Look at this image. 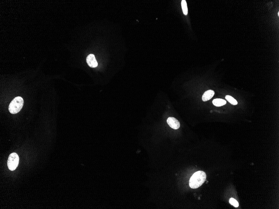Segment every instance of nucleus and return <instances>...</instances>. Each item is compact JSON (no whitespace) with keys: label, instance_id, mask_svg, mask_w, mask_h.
<instances>
[{"label":"nucleus","instance_id":"39448f33","mask_svg":"<svg viewBox=\"0 0 279 209\" xmlns=\"http://www.w3.org/2000/svg\"><path fill=\"white\" fill-rule=\"evenodd\" d=\"M86 60L88 65L92 68L96 67L98 65V63L94 54H90L88 55Z\"/></svg>","mask_w":279,"mask_h":209},{"label":"nucleus","instance_id":"9b49d317","mask_svg":"<svg viewBox=\"0 0 279 209\" xmlns=\"http://www.w3.org/2000/svg\"><path fill=\"white\" fill-rule=\"evenodd\" d=\"M278 16H279V12H278Z\"/></svg>","mask_w":279,"mask_h":209},{"label":"nucleus","instance_id":"9d476101","mask_svg":"<svg viewBox=\"0 0 279 209\" xmlns=\"http://www.w3.org/2000/svg\"><path fill=\"white\" fill-rule=\"evenodd\" d=\"M229 203L231 205H233L235 208H237V207H238L239 205V203L236 200H235V199L233 198H231L230 199Z\"/></svg>","mask_w":279,"mask_h":209},{"label":"nucleus","instance_id":"f03ea898","mask_svg":"<svg viewBox=\"0 0 279 209\" xmlns=\"http://www.w3.org/2000/svg\"><path fill=\"white\" fill-rule=\"evenodd\" d=\"M23 100L21 97H17L14 98L9 106V111L12 114H15L19 112L23 105Z\"/></svg>","mask_w":279,"mask_h":209},{"label":"nucleus","instance_id":"7ed1b4c3","mask_svg":"<svg viewBox=\"0 0 279 209\" xmlns=\"http://www.w3.org/2000/svg\"><path fill=\"white\" fill-rule=\"evenodd\" d=\"M19 156L16 153H12L10 154L8 158L7 165L10 170L13 171L17 168L19 163Z\"/></svg>","mask_w":279,"mask_h":209},{"label":"nucleus","instance_id":"1a4fd4ad","mask_svg":"<svg viewBox=\"0 0 279 209\" xmlns=\"http://www.w3.org/2000/svg\"><path fill=\"white\" fill-rule=\"evenodd\" d=\"M225 98H226V99L228 101L231 103V104H232V105H236L237 104V101L236 99H234L233 97H231V96H229V95H227V96L225 97Z\"/></svg>","mask_w":279,"mask_h":209},{"label":"nucleus","instance_id":"423d86ee","mask_svg":"<svg viewBox=\"0 0 279 209\" xmlns=\"http://www.w3.org/2000/svg\"><path fill=\"white\" fill-rule=\"evenodd\" d=\"M215 92L212 90H209L205 91L202 96V100L204 101H207L211 99L214 96Z\"/></svg>","mask_w":279,"mask_h":209},{"label":"nucleus","instance_id":"6e6552de","mask_svg":"<svg viewBox=\"0 0 279 209\" xmlns=\"http://www.w3.org/2000/svg\"><path fill=\"white\" fill-rule=\"evenodd\" d=\"M181 7H182V11H183L184 14L185 15H187L188 10L186 1L185 0H183V1H181Z\"/></svg>","mask_w":279,"mask_h":209},{"label":"nucleus","instance_id":"20e7f679","mask_svg":"<svg viewBox=\"0 0 279 209\" xmlns=\"http://www.w3.org/2000/svg\"><path fill=\"white\" fill-rule=\"evenodd\" d=\"M168 124L171 128L177 130L180 127V124L179 122L176 118L173 117H170L167 120Z\"/></svg>","mask_w":279,"mask_h":209},{"label":"nucleus","instance_id":"f257e3e1","mask_svg":"<svg viewBox=\"0 0 279 209\" xmlns=\"http://www.w3.org/2000/svg\"><path fill=\"white\" fill-rule=\"evenodd\" d=\"M206 178L207 175L204 172L199 171L195 172L190 179V187L193 189L199 188L205 182Z\"/></svg>","mask_w":279,"mask_h":209},{"label":"nucleus","instance_id":"0eeeda50","mask_svg":"<svg viewBox=\"0 0 279 209\" xmlns=\"http://www.w3.org/2000/svg\"><path fill=\"white\" fill-rule=\"evenodd\" d=\"M212 103L214 106L219 107L224 106L226 104L227 101L223 99H216L213 100Z\"/></svg>","mask_w":279,"mask_h":209}]
</instances>
